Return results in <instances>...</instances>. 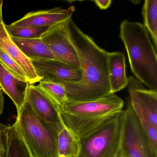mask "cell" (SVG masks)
<instances>
[{
    "instance_id": "6da1fadb",
    "label": "cell",
    "mask_w": 157,
    "mask_h": 157,
    "mask_svg": "<svg viewBox=\"0 0 157 157\" xmlns=\"http://www.w3.org/2000/svg\"><path fill=\"white\" fill-rule=\"evenodd\" d=\"M70 40L78 55L82 77L79 82L65 85L68 101L85 102L111 94L108 79V52L76 25L72 18L67 23Z\"/></svg>"
},
{
    "instance_id": "7a4b0ae2",
    "label": "cell",
    "mask_w": 157,
    "mask_h": 157,
    "mask_svg": "<svg viewBox=\"0 0 157 157\" xmlns=\"http://www.w3.org/2000/svg\"><path fill=\"white\" fill-rule=\"evenodd\" d=\"M124 101L115 94L85 102L67 101L60 107L64 125L82 138L123 111Z\"/></svg>"
},
{
    "instance_id": "3957f363",
    "label": "cell",
    "mask_w": 157,
    "mask_h": 157,
    "mask_svg": "<svg viewBox=\"0 0 157 157\" xmlns=\"http://www.w3.org/2000/svg\"><path fill=\"white\" fill-rule=\"evenodd\" d=\"M119 37L134 76L150 90L157 91V50L146 28L140 23L124 20L120 24Z\"/></svg>"
},
{
    "instance_id": "277c9868",
    "label": "cell",
    "mask_w": 157,
    "mask_h": 157,
    "mask_svg": "<svg viewBox=\"0 0 157 157\" xmlns=\"http://www.w3.org/2000/svg\"><path fill=\"white\" fill-rule=\"evenodd\" d=\"M33 157H59V133L38 118L25 101L14 123Z\"/></svg>"
},
{
    "instance_id": "5b68a950",
    "label": "cell",
    "mask_w": 157,
    "mask_h": 157,
    "mask_svg": "<svg viewBox=\"0 0 157 157\" xmlns=\"http://www.w3.org/2000/svg\"><path fill=\"white\" fill-rule=\"evenodd\" d=\"M124 110L80 139L78 157H120Z\"/></svg>"
},
{
    "instance_id": "8992f818",
    "label": "cell",
    "mask_w": 157,
    "mask_h": 157,
    "mask_svg": "<svg viewBox=\"0 0 157 157\" xmlns=\"http://www.w3.org/2000/svg\"><path fill=\"white\" fill-rule=\"evenodd\" d=\"M120 157H157L132 107L124 110Z\"/></svg>"
},
{
    "instance_id": "52a82bcc",
    "label": "cell",
    "mask_w": 157,
    "mask_h": 157,
    "mask_svg": "<svg viewBox=\"0 0 157 157\" xmlns=\"http://www.w3.org/2000/svg\"><path fill=\"white\" fill-rule=\"evenodd\" d=\"M68 20L49 27L41 39L53 53L55 60L80 68L78 55L69 36Z\"/></svg>"
},
{
    "instance_id": "ba28073f",
    "label": "cell",
    "mask_w": 157,
    "mask_h": 157,
    "mask_svg": "<svg viewBox=\"0 0 157 157\" xmlns=\"http://www.w3.org/2000/svg\"><path fill=\"white\" fill-rule=\"evenodd\" d=\"M25 101L38 118L58 132L65 127L60 115V107L38 85H29Z\"/></svg>"
},
{
    "instance_id": "9c48e42d",
    "label": "cell",
    "mask_w": 157,
    "mask_h": 157,
    "mask_svg": "<svg viewBox=\"0 0 157 157\" xmlns=\"http://www.w3.org/2000/svg\"><path fill=\"white\" fill-rule=\"evenodd\" d=\"M40 81H49L64 85L79 82L82 77L81 68H77L59 61L49 60L32 61Z\"/></svg>"
},
{
    "instance_id": "30bf717a",
    "label": "cell",
    "mask_w": 157,
    "mask_h": 157,
    "mask_svg": "<svg viewBox=\"0 0 157 157\" xmlns=\"http://www.w3.org/2000/svg\"><path fill=\"white\" fill-rule=\"evenodd\" d=\"M128 103L139 109L157 128V91L147 90L136 78H128Z\"/></svg>"
},
{
    "instance_id": "8fae6325",
    "label": "cell",
    "mask_w": 157,
    "mask_h": 157,
    "mask_svg": "<svg viewBox=\"0 0 157 157\" xmlns=\"http://www.w3.org/2000/svg\"><path fill=\"white\" fill-rule=\"evenodd\" d=\"M75 10V7L71 6L67 9L56 7L49 10L32 12L11 25L22 27H50L72 18Z\"/></svg>"
},
{
    "instance_id": "7c38bea8",
    "label": "cell",
    "mask_w": 157,
    "mask_h": 157,
    "mask_svg": "<svg viewBox=\"0 0 157 157\" xmlns=\"http://www.w3.org/2000/svg\"><path fill=\"white\" fill-rule=\"evenodd\" d=\"M0 49L21 67L30 84H34L40 81L41 78L36 74L32 60L27 58L13 43L6 31L4 22L0 23Z\"/></svg>"
},
{
    "instance_id": "4fadbf2b",
    "label": "cell",
    "mask_w": 157,
    "mask_h": 157,
    "mask_svg": "<svg viewBox=\"0 0 157 157\" xmlns=\"http://www.w3.org/2000/svg\"><path fill=\"white\" fill-rule=\"evenodd\" d=\"M30 85L10 71L0 61V89L11 98L19 113L25 102L26 93Z\"/></svg>"
},
{
    "instance_id": "5bb4252c",
    "label": "cell",
    "mask_w": 157,
    "mask_h": 157,
    "mask_svg": "<svg viewBox=\"0 0 157 157\" xmlns=\"http://www.w3.org/2000/svg\"><path fill=\"white\" fill-rule=\"evenodd\" d=\"M107 66L111 93L124 90L128 82L126 73L125 55L120 52H108Z\"/></svg>"
},
{
    "instance_id": "9a60e30c",
    "label": "cell",
    "mask_w": 157,
    "mask_h": 157,
    "mask_svg": "<svg viewBox=\"0 0 157 157\" xmlns=\"http://www.w3.org/2000/svg\"><path fill=\"white\" fill-rule=\"evenodd\" d=\"M24 55L32 61L54 59L53 53L40 38L21 39L11 37Z\"/></svg>"
},
{
    "instance_id": "2e32d148",
    "label": "cell",
    "mask_w": 157,
    "mask_h": 157,
    "mask_svg": "<svg viewBox=\"0 0 157 157\" xmlns=\"http://www.w3.org/2000/svg\"><path fill=\"white\" fill-rule=\"evenodd\" d=\"M6 150L4 157H33L13 124L6 131Z\"/></svg>"
},
{
    "instance_id": "e0dca14e",
    "label": "cell",
    "mask_w": 157,
    "mask_h": 157,
    "mask_svg": "<svg viewBox=\"0 0 157 157\" xmlns=\"http://www.w3.org/2000/svg\"><path fill=\"white\" fill-rule=\"evenodd\" d=\"M59 157H78L81 151L80 140L66 127L59 133Z\"/></svg>"
},
{
    "instance_id": "ac0fdd59",
    "label": "cell",
    "mask_w": 157,
    "mask_h": 157,
    "mask_svg": "<svg viewBox=\"0 0 157 157\" xmlns=\"http://www.w3.org/2000/svg\"><path fill=\"white\" fill-rule=\"evenodd\" d=\"M144 27L150 35L157 50V0H146L142 7Z\"/></svg>"
},
{
    "instance_id": "d6986e66",
    "label": "cell",
    "mask_w": 157,
    "mask_h": 157,
    "mask_svg": "<svg viewBox=\"0 0 157 157\" xmlns=\"http://www.w3.org/2000/svg\"><path fill=\"white\" fill-rule=\"evenodd\" d=\"M38 86L60 107L68 101L67 90L64 84L49 81H40Z\"/></svg>"
},
{
    "instance_id": "ffe728a7",
    "label": "cell",
    "mask_w": 157,
    "mask_h": 157,
    "mask_svg": "<svg viewBox=\"0 0 157 157\" xmlns=\"http://www.w3.org/2000/svg\"><path fill=\"white\" fill-rule=\"evenodd\" d=\"M49 27H22L5 25V28L10 36L21 39L40 38Z\"/></svg>"
},
{
    "instance_id": "44dd1931",
    "label": "cell",
    "mask_w": 157,
    "mask_h": 157,
    "mask_svg": "<svg viewBox=\"0 0 157 157\" xmlns=\"http://www.w3.org/2000/svg\"><path fill=\"white\" fill-rule=\"evenodd\" d=\"M131 107L134 110L140 124L151 144L154 149L157 151V128L151 124L142 111L136 107L132 106Z\"/></svg>"
},
{
    "instance_id": "7402d4cb",
    "label": "cell",
    "mask_w": 157,
    "mask_h": 157,
    "mask_svg": "<svg viewBox=\"0 0 157 157\" xmlns=\"http://www.w3.org/2000/svg\"><path fill=\"white\" fill-rule=\"evenodd\" d=\"M0 61L15 76L22 80L28 81L27 77L21 67L6 53L0 49Z\"/></svg>"
},
{
    "instance_id": "603a6c76",
    "label": "cell",
    "mask_w": 157,
    "mask_h": 157,
    "mask_svg": "<svg viewBox=\"0 0 157 157\" xmlns=\"http://www.w3.org/2000/svg\"><path fill=\"white\" fill-rule=\"evenodd\" d=\"M8 127L0 123V157H5L6 153V131Z\"/></svg>"
},
{
    "instance_id": "cb8c5ba5",
    "label": "cell",
    "mask_w": 157,
    "mask_h": 157,
    "mask_svg": "<svg viewBox=\"0 0 157 157\" xmlns=\"http://www.w3.org/2000/svg\"><path fill=\"white\" fill-rule=\"evenodd\" d=\"M93 2L101 10H105L108 9L112 3V0H95L93 1Z\"/></svg>"
},
{
    "instance_id": "d4e9b609",
    "label": "cell",
    "mask_w": 157,
    "mask_h": 157,
    "mask_svg": "<svg viewBox=\"0 0 157 157\" xmlns=\"http://www.w3.org/2000/svg\"><path fill=\"white\" fill-rule=\"evenodd\" d=\"M4 98L2 90L0 89V115L2 114L4 109Z\"/></svg>"
},
{
    "instance_id": "484cf974",
    "label": "cell",
    "mask_w": 157,
    "mask_h": 157,
    "mask_svg": "<svg viewBox=\"0 0 157 157\" xmlns=\"http://www.w3.org/2000/svg\"><path fill=\"white\" fill-rule=\"evenodd\" d=\"M3 1L2 0H0V23L3 22L2 19V5H3Z\"/></svg>"
}]
</instances>
